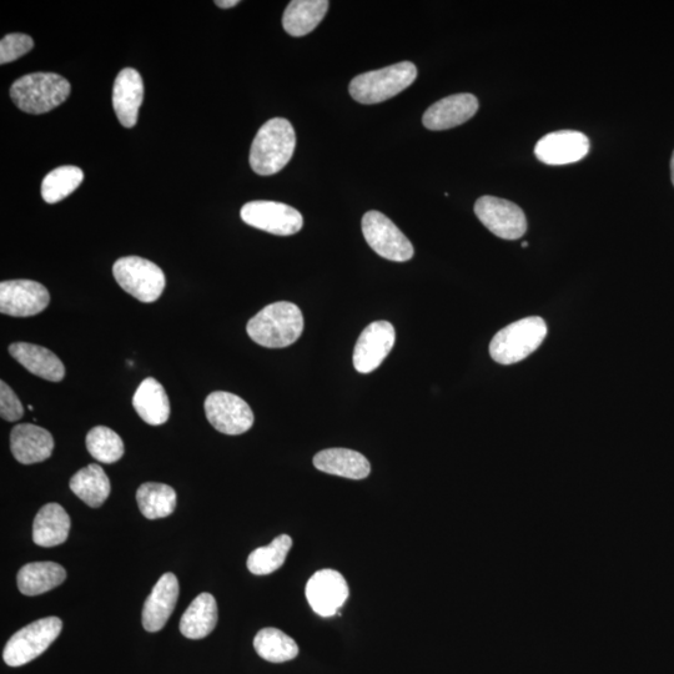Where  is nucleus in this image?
I'll return each instance as SVG.
<instances>
[{"instance_id":"nucleus-1","label":"nucleus","mask_w":674,"mask_h":674,"mask_svg":"<svg viewBox=\"0 0 674 674\" xmlns=\"http://www.w3.org/2000/svg\"><path fill=\"white\" fill-rule=\"evenodd\" d=\"M250 339L268 349H284L295 344L304 331L299 306L280 301L265 306L246 326Z\"/></svg>"},{"instance_id":"nucleus-2","label":"nucleus","mask_w":674,"mask_h":674,"mask_svg":"<svg viewBox=\"0 0 674 674\" xmlns=\"http://www.w3.org/2000/svg\"><path fill=\"white\" fill-rule=\"evenodd\" d=\"M296 134L288 119L274 118L259 129L250 149L251 169L261 176L279 173L293 158Z\"/></svg>"},{"instance_id":"nucleus-3","label":"nucleus","mask_w":674,"mask_h":674,"mask_svg":"<svg viewBox=\"0 0 674 674\" xmlns=\"http://www.w3.org/2000/svg\"><path fill=\"white\" fill-rule=\"evenodd\" d=\"M70 89V83L62 75L33 73L15 80L10 88V98L23 112L39 115L63 104Z\"/></svg>"},{"instance_id":"nucleus-4","label":"nucleus","mask_w":674,"mask_h":674,"mask_svg":"<svg viewBox=\"0 0 674 674\" xmlns=\"http://www.w3.org/2000/svg\"><path fill=\"white\" fill-rule=\"evenodd\" d=\"M416 78L417 68L414 63H397L374 72L357 75L351 80L349 92L357 103L379 104L404 92Z\"/></svg>"},{"instance_id":"nucleus-5","label":"nucleus","mask_w":674,"mask_h":674,"mask_svg":"<svg viewBox=\"0 0 674 674\" xmlns=\"http://www.w3.org/2000/svg\"><path fill=\"white\" fill-rule=\"evenodd\" d=\"M547 336L545 320L532 316L506 326L490 344V355L497 364H517L535 352Z\"/></svg>"},{"instance_id":"nucleus-6","label":"nucleus","mask_w":674,"mask_h":674,"mask_svg":"<svg viewBox=\"0 0 674 674\" xmlns=\"http://www.w3.org/2000/svg\"><path fill=\"white\" fill-rule=\"evenodd\" d=\"M113 274L120 288L142 303H154L162 296L167 279L157 264L139 256L115 261Z\"/></svg>"},{"instance_id":"nucleus-7","label":"nucleus","mask_w":674,"mask_h":674,"mask_svg":"<svg viewBox=\"0 0 674 674\" xmlns=\"http://www.w3.org/2000/svg\"><path fill=\"white\" fill-rule=\"evenodd\" d=\"M58 617L40 618L19 630L5 645L3 658L10 667H20L43 655L62 632Z\"/></svg>"},{"instance_id":"nucleus-8","label":"nucleus","mask_w":674,"mask_h":674,"mask_svg":"<svg viewBox=\"0 0 674 674\" xmlns=\"http://www.w3.org/2000/svg\"><path fill=\"white\" fill-rule=\"evenodd\" d=\"M362 233L370 248L381 258L405 263L415 254L406 235L380 211H369L362 218Z\"/></svg>"},{"instance_id":"nucleus-9","label":"nucleus","mask_w":674,"mask_h":674,"mask_svg":"<svg viewBox=\"0 0 674 674\" xmlns=\"http://www.w3.org/2000/svg\"><path fill=\"white\" fill-rule=\"evenodd\" d=\"M204 409L211 426L221 434L238 436L254 425L253 410L241 397L230 392H213L206 397Z\"/></svg>"},{"instance_id":"nucleus-10","label":"nucleus","mask_w":674,"mask_h":674,"mask_svg":"<svg viewBox=\"0 0 674 674\" xmlns=\"http://www.w3.org/2000/svg\"><path fill=\"white\" fill-rule=\"evenodd\" d=\"M240 216L245 224L279 236L299 233L304 225L298 210L276 201H250L241 208Z\"/></svg>"},{"instance_id":"nucleus-11","label":"nucleus","mask_w":674,"mask_h":674,"mask_svg":"<svg viewBox=\"0 0 674 674\" xmlns=\"http://www.w3.org/2000/svg\"><path fill=\"white\" fill-rule=\"evenodd\" d=\"M477 218L492 234L505 240H517L526 234V215L520 206L495 196H482L475 204Z\"/></svg>"},{"instance_id":"nucleus-12","label":"nucleus","mask_w":674,"mask_h":674,"mask_svg":"<svg viewBox=\"0 0 674 674\" xmlns=\"http://www.w3.org/2000/svg\"><path fill=\"white\" fill-rule=\"evenodd\" d=\"M50 303L44 285L33 280H9L0 284V313L14 318H29L43 313Z\"/></svg>"},{"instance_id":"nucleus-13","label":"nucleus","mask_w":674,"mask_h":674,"mask_svg":"<svg viewBox=\"0 0 674 674\" xmlns=\"http://www.w3.org/2000/svg\"><path fill=\"white\" fill-rule=\"evenodd\" d=\"M396 341L394 326L389 321H375L362 331L354 350V366L360 374L375 371L390 354Z\"/></svg>"},{"instance_id":"nucleus-14","label":"nucleus","mask_w":674,"mask_h":674,"mask_svg":"<svg viewBox=\"0 0 674 674\" xmlns=\"http://www.w3.org/2000/svg\"><path fill=\"white\" fill-rule=\"evenodd\" d=\"M305 595L316 615L333 617L349 598V585L340 572L321 570L310 578Z\"/></svg>"},{"instance_id":"nucleus-15","label":"nucleus","mask_w":674,"mask_h":674,"mask_svg":"<svg viewBox=\"0 0 674 674\" xmlns=\"http://www.w3.org/2000/svg\"><path fill=\"white\" fill-rule=\"evenodd\" d=\"M590 152V140L575 130H561L538 140L535 154L547 165H568L580 162Z\"/></svg>"},{"instance_id":"nucleus-16","label":"nucleus","mask_w":674,"mask_h":674,"mask_svg":"<svg viewBox=\"0 0 674 674\" xmlns=\"http://www.w3.org/2000/svg\"><path fill=\"white\" fill-rule=\"evenodd\" d=\"M479 110L475 95L462 93L439 100L426 110L422 123L430 130H447L464 124Z\"/></svg>"},{"instance_id":"nucleus-17","label":"nucleus","mask_w":674,"mask_h":674,"mask_svg":"<svg viewBox=\"0 0 674 674\" xmlns=\"http://www.w3.org/2000/svg\"><path fill=\"white\" fill-rule=\"evenodd\" d=\"M144 100V83L138 70L125 68L115 79L113 108L124 128H133L138 123L139 109Z\"/></svg>"},{"instance_id":"nucleus-18","label":"nucleus","mask_w":674,"mask_h":674,"mask_svg":"<svg viewBox=\"0 0 674 674\" xmlns=\"http://www.w3.org/2000/svg\"><path fill=\"white\" fill-rule=\"evenodd\" d=\"M10 450L20 464H39L52 456L54 439L43 427L33 424L17 425L10 434Z\"/></svg>"},{"instance_id":"nucleus-19","label":"nucleus","mask_w":674,"mask_h":674,"mask_svg":"<svg viewBox=\"0 0 674 674\" xmlns=\"http://www.w3.org/2000/svg\"><path fill=\"white\" fill-rule=\"evenodd\" d=\"M179 597V582L174 573H165L154 586L143 608V626L148 632H158L173 615Z\"/></svg>"},{"instance_id":"nucleus-20","label":"nucleus","mask_w":674,"mask_h":674,"mask_svg":"<svg viewBox=\"0 0 674 674\" xmlns=\"http://www.w3.org/2000/svg\"><path fill=\"white\" fill-rule=\"evenodd\" d=\"M9 354L33 375L44 380L59 382L65 377V366L54 352L43 346L15 342L9 346Z\"/></svg>"},{"instance_id":"nucleus-21","label":"nucleus","mask_w":674,"mask_h":674,"mask_svg":"<svg viewBox=\"0 0 674 674\" xmlns=\"http://www.w3.org/2000/svg\"><path fill=\"white\" fill-rule=\"evenodd\" d=\"M314 465L325 474L345 477L350 480H364L370 475L369 460L360 452L349 449H328L314 457Z\"/></svg>"},{"instance_id":"nucleus-22","label":"nucleus","mask_w":674,"mask_h":674,"mask_svg":"<svg viewBox=\"0 0 674 674\" xmlns=\"http://www.w3.org/2000/svg\"><path fill=\"white\" fill-rule=\"evenodd\" d=\"M133 406L140 419L148 425L160 426L169 420V397L154 377H148L139 385L133 397Z\"/></svg>"},{"instance_id":"nucleus-23","label":"nucleus","mask_w":674,"mask_h":674,"mask_svg":"<svg viewBox=\"0 0 674 674\" xmlns=\"http://www.w3.org/2000/svg\"><path fill=\"white\" fill-rule=\"evenodd\" d=\"M68 512L58 504H48L40 508L33 523L35 545L50 548L62 545L68 540L70 531Z\"/></svg>"},{"instance_id":"nucleus-24","label":"nucleus","mask_w":674,"mask_h":674,"mask_svg":"<svg viewBox=\"0 0 674 674\" xmlns=\"http://www.w3.org/2000/svg\"><path fill=\"white\" fill-rule=\"evenodd\" d=\"M67 578L63 566L55 562H33L20 568L17 577L19 591L33 597L52 591Z\"/></svg>"},{"instance_id":"nucleus-25","label":"nucleus","mask_w":674,"mask_h":674,"mask_svg":"<svg viewBox=\"0 0 674 674\" xmlns=\"http://www.w3.org/2000/svg\"><path fill=\"white\" fill-rule=\"evenodd\" d=\"M218 623V605L213 595L201 593L195 598L180 621V632L189 640H201L214 631Z\"/></svg>"},{"instance_id":"nucleus-26","label":"nucleus","mask_w":674,"mask_h":674,"mask_svg":"<svg viewBox=\"0 0 674 674\" xmlns=\"http://www.w3.org/2000/svg\"><path fill=\"white\" fill-rule=\"evenodd\" d=\"M328 0H293L283 17L285 32L291 37H304L318 27L328 13Z\"/></svg>"},{"instance_id":"nucleus-27","label":"nucleus","mask_w":674,"mask_h":674,"mask_svg":"<svg viewBox=\"0 0 674 674\" xmlns=\"http://www.w3.org/2000/svg\"><path fill=\"white\" fill-rule=\"evenodd\" d=\"M69 486L75 496L93 508L102 506L112 490L107 474L95 464L79 470L70 480Z\"/></svg>"},{"instance_id":"nucleus-28","label":"nucleus","mask_w":674,"mask_h":674,"mask_svg":"<svg viewBox=\"0 0 674 674\" xmlns=\"http://www.w3.org/2000/svg\"><path fill=\"white\" fill-rule=\"evenodd\" d=\"M137 501L145 518L158 520L175 511L176 492L173 487L158 482H147L139 487Z\"/></svg>"},{"instance_id":"nucleus-29","label":"nucleus","mask_w":674,"mask_h":674,"mask_svg":"<svg viewBox=\"0 0 674 674\" xmlns=\"http://www.w3.org/2000/svg\"><path fill=\"white\" fill-rule=\"evenodd\" d=\"M256 653L271 663H284L299 655V646L293 638L278 628H264L254 638Z\"/></svg>"},{"instance_id":"nucleus-30","label":"nucleus","mask_w":674,"mask_h":674,"mask_svg":"<svg viewBox=\"0 0 674 674\" xmlns=\"http://www.w3.org/2000/svg\"><path fill=\"white\" fill-rule=\"evenodd\" d=\"M293 546L288 535L276 537L269 546L256 548L248 558V568L256 576L270 575L284 565L286 557Z\"/></svg>"},{"instance_id":"nucleus-31","label":"nucleus","mask_w":674,"mask_h":674,"mask_svg":"<svg viewBox=\"0 0 674 674\" xmlns=\"http://www.w3.org/2000/svg\"><path fill=\"white\" fill-rule=\"evenodd\" d=\"M83 170L73 165H64L50 171L42 184V196L45 203L57 204L68 198L83 183Z\"/></svg>"},{"instance_id":"nucleus-32","label":"nucleus","mask_w":674,"mask_h":674,"mask_svg":"<svg viewBox=\"0 0 674 674\" xmlns=\"http://www.w3.org/2000/svg\"><path fill=\"white\" fill-rule=\"evenodd\" d=\"M87 449L95 460L103 464H114L122 459L125 452L123 440L107 426H97L88 432Z\"/></svg>"},{"instance_id":"nucleus-33","label":"nucleus","mask_w":674,"mask_h":674,"mask_svg":"<svg viewBox=\"0 0 674 674\" xmlns=\"http://www.w3.org/2000/svg\"><path fill=\"white\" fill-rule=\"evenodd\" d=\"M34 48V40L27 34L13 33L5 35L0 42V64L14 62Z\"/></svg>"},{"instance_id":"nucleus-34","label":"nucleus","mask_w":674,"mask_h":674,"mask_svg":"<svg viewBox=\"0 0 674 674\" xmlns=\"http://www.w3.org/2000/svg\"><path fill=\"white\" fill-rule=\"evenodd\" d=\"M0 416L9 422H15L24 416L22 402L5 381H0Z\"/></svg>"},{"instance_id":"nucleus-35","label":"nucleus","mask_w":674,"mask_h":674,"mask_svg":"<svg viewBox=\"0 0 674 674\" xmlns=\"http://www.w3.org/2000/svg\"><path fill=\"white\" fill-rule=\"evenodd\" d=\"M239 3V0H216L215 2V4L218 5V7L221 9L234 8Z\"/></svg>"},{"instance_id":"nucleus-36","label":"nucleus","mask_w":674,"mask_h":674,"mask_svg":"<svg viewBox=\"0 0 674 674\" xmlns=\"http://www.w3.org/2000/svg\"><path fill=\"white\" fill-rule=\"evenodd\" d=\"M671 175H672V183L674 185V152H673L672 160H671Z\"/></svg>"},{"instance_id":"nucleus-37","label":"nucleus","mask_w":674,"mask_h":674,"mask_svg":"<svg viewBox=\"0 0 674 674\" xmlns=\"http://www.w3.org/2000/svg\"><path fill=\"white\" fill-rule=\"evenodd\" d=\"M527 245H528L527 243H523L522 248H527Z\"/></svg>"}]
</instances>
